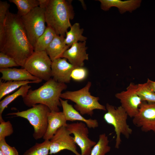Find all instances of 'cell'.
Masks as SVG:
<instances>
[{"instance_id":"cell-1","label":"cell","mask_w":155,"mask_h":155,"mask_svg":"<svg viewBox=\"0 0 155 155\" xmlns=\"http://www.w3.org/2000/svg\"><path fill=\"white\" fill-rule=\"evenodd\" d=\"M0 51L13 58L23 68L26 60L34 52L20 17L9 10L0 40Z\"/></svg>"},{"instance_id":"cell-2","label":"cell","mask_w":155,"mask_h":155,"mask_svg":"<svg viewBox=\"0 0 155 155\" xmlns=\"http://www.w3.org/2000/svg\"><path fill=\"white\" fill-rule=\"evenodd\" d=\"M65 83L57 82L51 78L39 88L30 89L27 95L22 98L24 104L29 107L41 104L46 105L51 111H59L61 106L60 100L62 91L66 89Z\"/></svg>"},{"instance_id":"cell-3","label":"cell","mask_w":155,"mask_h":155,"mask_svg":"<svg viewBox=\"0 0 155 155\" xmlns=\"http://www.w3.org/2000/svg\"><path fill=\"white\" fill-rule=\"evenodd\" d=\"M72 1L49 0L45 9L47 26L51 27L57 35L65 37L71 26L70 21L73 19L74 11Z\"/></svg>"},{"instance_id":"cell-4","label":"cell","mask_w":155,"mask_h":155,"mask_svg":"<svg viewBox=\"0 0 155 155\" xmlns=\"http://www.w3.org/2000/svg\"><path fill=\"white\" fill-rule=\"evenodd\" d=\"M91 85V82H88L84 87L79 90L62 93L60 98L75 103L74 108L82 115L87 114L92 116L95 109L106 111V106L99 102V98L91 94L89 90Z\"/></svg>"},{"instance_id":"cell-5","label":"cell","mask_w":155,"mask_h":155,"mask_svg":"<svg viewBox=\"0 0 155 155\" xmlns=\"http://www.w3.org/2000/svg\"><path fill=\"white\" fill-rule=\"evenodd\" d=\"M51 111L46 105L38 104L27 110L10 113L7 115L20 117L27 120L34 129L33 137L38 140L43 138L46 132L48 115Z\"/></svg>"},{"instance_id":"cell-6","label":"cell","mask_w":155,"mask_h":155,"mask_svg":"<svg viewBox=\"0 0 155 155\" xmlns=\"http://www.w3.org/2000/svg\"><path fill=\"white\" fill-rule=\"evenodd\" d=\"M105 106L107 112L104 114L103 119L106 123L114 127L116 136L115 147L118 149L122 142L121 135L128 139L132 132L127 123L128 116L121 105L116 107L107 103Z\"/></svg>"},{"instance_id":"cell-7","label":"cell","mask_w":155,"mask_h":155,"mask_svg":"<svg viewBox=\"0 0 155 155\" xmlns=\"http://www.w3.org/2000/svg\"><path fill=\"white\" fill-rule=\"evenodd\" d=\"M20 18L29 41L34 48L46 28L45 9L36 7Z\"/></svg>"},{"instance_id":"cell-8","label":"cell","mask_w":155,"mask_h":155,"mask_svg":"<svg viewBox=\"0 0 155 155\" xmlns=\"http://www.w3.org/2000/svg\"><path fill=\"white\" fill-rule=\"evenodd\" d=\"M52 62L45 51H34L26 60L23 68L32 75L47 81L52 77Z\"/></svg>"},{"instance_id":"cell-9","label":"cell","mask_w":155,"mask_h":155,"mask_svg":"<svg viewBox=\"0 0 155 155\" xmlns=\"http://www.w3.org/2000/svg\"><path fill=\"white\" fill-rule=\"evenodd\" d=\"M86 124L82 122L67 124L66 127L71 134L74 135L75 143L80 148L81 155H90L96 142L88 137V130Z\"/></svg>"},{"instance_id":"cell-10","label":"cell","mask_w":155,"mask_h":155,"mask_svg":"<svg viewBox=\"0 0 155 155\" xmlns=\"http://www.w3.org/2000/svg\"><path fill=\"white\" fill-rule=\"evenodd\" d=\"M70 133L65 127L59 129L50 140L49 154H55L61 151L67 150L75 155H81L77 150L76 144Z\"/></svg>"},{"instance_id":"cell-11","label":"cell","mask_w":155,"mask_h":155,"mask_svg":"<svg viewBox=\"0 0 155 155\" xmlns=\"http://www.w3.org/2000/svg\"><path fill=\"white\" fill-rule=\"evenodd\" d=\"M137 84L131 82L126 90L116 93L115 97L119 99L121 106L125 109L128 116L133 118L137 114L142 101L137 94Z\"/></svg>"},{"instance_id":"cell-12","label":"cell","mask_w":155,"mask_h":155,"mask_svg":"<svg viewBox=\"0 0 155 155\" xmlns=\"http://www.w3.org/2000/svg\"><path fill=\"white\" fill-rule=\"evenodd\" d=\"M132 121L143 132L155 133V103L142 102Z\"/></svg>"},{"instance_id":"cell-13","label":"cell","mask_w":155,"mask_h":155,"mask_svg":"<svg viewBox=\"0 0 155 155\" xmlns=\"http://www.w3.org/2000/svg\"><path fill=\"white\" fill-rule=\"evenodd\" d=\"M67 60L60 58L52 62V77L58 82L65 84L70 82L72 72L77 67L68 62Z\"/></svg>"},{"instance_id":"cell-14","label":"cell","mask_w":155,"mask_h":155,"mask_svg":"<svg viewBox=\"0 0 155 155\" xmlns=\"http://www.w3.org/2000/svg\"><path fill=\"white\" fill-rule=\"evenodd\" d=\"M87 49L86 41L75 43L65 52L62 58L66 59L75 66L83 67L84 61L88 60V54L86 53Z\"/></svg>"},{"instance_id":"cell-15","label":"cell","mask_w":155,"mask_h":155,"mask_svg":"<svg viewBox=\"0 0 155 155\" xmlns=\"http://www.w3.org/2000/svg\"><path fill=\"white\" fill-rule=\"evenodd\" d=\"M60 100L63 108V113L67 121H80L84 123L90 128H95L98 127V123L96 119H87L83 117L72 105L68 103L67 100L60 98Z\"/></svg>"},{"instance_id":"cell-16","label":"cell","mask_w":155,"mask_h":155,"mask_svg":"<svg viewBox=\"0 0 155 155\" xmlns=\"http://www.w3.org/2000/svg\"><path fill=\"white\" fill-rule=\"evenodd\" d=\"M100 3L101 8L104 11H108L113 7H117L120 13L127 11L131 13L140 6L141 0H99Z\"/></svg>"},{"instance_id":"cell-17","label":"cell","mask_w":155,"mask_h":155,"mask_svg":"<svg viewBox=\"0 0 155 155\" xmlns=\"http://www.w3.org/2000/svg\"><path fill=\"white\" fill-rule=\"evenodd\" d=\"M67 121L62 112L51 111L48 115L47 128L43 139L50 140L59 129L67 127Z\"/></svg>"},{"instance_id":"cell-18","label":"cell","mask_w":155,"mask_h":155,"mask_svg":"<svg viewBox=\"0 0 155 155\" xmlns=\"http://www.w3.org/2000/svg\"><path fill=\"white\" fill-rule=\"evenodd\" d=\"M2 74L0 80L5 81H37L40 79L32 75L24 68H0Z\"/></svg>"},{"instance_id":"cell-19","label":"cell","mask_w":155,"mask_h":155,"mask_svg":"<svg viewBox=\"0 0 155 155\" xmlns=\"http://www.w3.org/2000/svg\"><path fill=\"white\" fill-rule=\"evenodd\" d=\"M65 37L57 35L46 48L45 51L52 61L62 58L65 52L70 47L65 42Z\"/></svg>"},{"instance_id":"cell-20","label":"cell","mask_w":155,"mask_h":155,"mask_svg":"<svg viewBox=\"0 0 155 155\" xmlns=\"http://www.w3.org/2000/svg\"><path fill=\"white\" fill-rule=\"evenodd\" d=\"M83 28H80V24L74 23L72 25L69 31L66 33L65 39V43L70 47L73 44L80 42L86 41L87 38L82 35Z\"/></svg>"},{"instance_id":"cell-21","label":"cell","mask_w":155,"mask_h":155,"mask_svg":"<svg viewBox=\"0 0 155 155\" xmlns=\"http://www.w3.org/2000/svg\"><path fill=\"white\" fill-rule=\"evenodd\" d=\"M42 80L37 81L29 80L22 81H7L2 82L0 81V100L4 96L11 93L22 86L30 83H39Z\"/></svg>"},{"instance_id":"cell-22","label":"cell","mask_w":155,"mask_h":155,"mask_svg":"<svg viewBox=\"0 0 155 155\" xmlns=\"http://www.w3.org/2000/svg\"><path fill=\"white\" fill-rule=\"evenodd\" d=\"M57 35L52 28L46 26L44 32L38 39L34 47V51H45L47 47Z\"/></svg>"},{"instance_id":"cell-23","label":"cell","mask_w":155,"mask_h":155,"mask_svg":"<svg viewBox=\"0 0 155 155\" xmlns=\"http://www.w3.org/2000/svg\"><path fill=\"white\" fill-rule=\"evenodd\" d=\"M31 88L28 84L23 85L14 93L7 95L0 102V120H3L2 115L5 109L11 102L19 96L22 98L27 94L29 90Z\"/></svg>"},{"instance_id":"cell-24","label":"cell","mask_w":155,"mask_h":155,"mask_svg":"<svg viewBox=\"0 0 155 155\" xmlns=\"http://www.w3.org/2000/svg\"><path fill=\"white\" fill-rule=\"evenodd\" d=\"M9 1L16 5L18 10L17 14L20 17L39 6L38 0H9Z\"/></svg>"},{"instance_id":"cell-25","label":"cell","mask_w":155,"mask_h":155,"mask_svg":"<svg viewBox=\"0 0 155 155\" xmlns=\"http://www.w3.org/2000/svg\"><path fill=\"white\" fill-rule=\"evenodd\" d=\"M109 143L108 137L106 134L100 135L98 141L92 148L90 155H106L111 149Z\"/></svg>"},{"instance_id":"cell-26","label":"cell","mask_w":155,"mask_h":155,"mask_svg":"<svg viewBox=\"0 0 155 155\" xmlns=\"http://www.w3.org/2000/svg\"><path fill=\"white\" fill-rule=\"evenodd\" d=\"M136 92L142 102L155 103V92L146 82L137 84Z\"/></svg>"},{"instance_id":"cell-27","label":"cell","mask_w":155,"mask_h":155,"mask_svg":"<svg viewBox=\"0 0 155 155\" xmlns=\"http://www.w3.org/2000/svg\"><path fill=\"white\" fill-rule=\"evenodd\" d=\"M50 143L49 140H44L41 143H36L26 150L23 155H48Z\"/></svg>"},{"instance_id":"cell-28","label":"cell","mask_w":155,"mask_h":155,"mask_svg":"<svg viewBox=\"0 0 155 155\" xmlns=\"http://www.w3.org/2000/svg\"><path fill=\"white\" fill-rule=\"evenodd\" d=\"M9 6L7 1H0V40L3 36L6 17Z\"/></svg>"},{"instance_id":"cell-29","label":"cell","mask_w":155,"mask_h":155,"mask_svg":"<svg viewBox=\"0 0 155 155\" xmlns=\"http://www.w3.org/2000/svg\"><path fill=\"white\" fill-rule=\"evenodd\" d=\"M13 132V128L10 121H0V141L5 139L6 137L11 135Z\"/></svg>"},{"instance_id":"cell-30","label":"cell","mask_w":155,"mask_h":155,"mask_svg":"<svg viewBox=\"0 0 155 155\" xmlns=\"http://www.w3.org/2000/svg\"><path fill=\"white\" fill-rule=\"evenodd\" d=\"M19 66L13 58L3 53L0 52V68H7Z\"/></svg>"},{"instance_id":"cell-31","label":"cell","mask_w":155,"mask_h":155,"mask_svg":"<svg viewBox=\"0 0 155 155\" xmlns=\"http://www.w3.org/2000/svg\"><path fill=\"white\" fill-rule=\"evenodd\" d=\"M88 75L86 69L83 67H77L72 71L71 75V79L78 81L85 79Z\"/></svg>"},{"instance_id":"cell-32","label":"cell","mask_w":155,"mask_h":155,"mask_svg":"<svg viewBox=\"0 0 155 155\" xmlns=\"http://www.w3.org/2000/svg\"><path fill=\"white\" fill-rule=\"evenodd\" d=\"M0 150L5 155H19L16 148L10 146L5 139L0 141Z\"/></svg>"},{"instance_id":"cell-33","label":"cell","mask_w":155,"mask_h":155,"mask_svg":"<svg viewBox=\"0 0 155 155\" xmlns=\"http://www.w3.org/2000/svg\"><path fill=\"white\" fill-rule=\"evenodd\" d=\"M39 2V7L40 8L45 9L48 5L49 0H38Z\"/></svg>"},{"instance_id":"cell-34","label":"cell","mask_w":155,"mask_h":155,"mask_svg":"<svg viewBox=\"0 0 155 155\" xmlns=\"http://www.w3.org/2000/svg\"><path fill=\"white\" fill-rule=\"evenodd\" d=\"M146 82L149 86L155 92V82L148 78Z\"/></svg>"},{"instance_id":"cell-35","label":"cell","mask_w":155,"mask_h":155,"mask_svg":"<svg viewBox=\"0 0 155 155\" xmlns=\"http://www.w3.org/2000/svg\"><path fill=\"white\" fill-rule=\"evenodd\" d=\"M0 155H5L2 151L0 150Z\"/></svg>"}]
</instances>
